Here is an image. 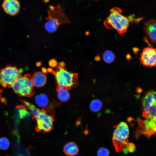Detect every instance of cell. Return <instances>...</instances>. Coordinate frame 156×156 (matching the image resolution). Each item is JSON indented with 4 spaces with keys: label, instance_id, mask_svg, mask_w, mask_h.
I'll list each match as a JSON object with an SVG mask.
<instances>
[{
    "label": "cell",
    "instance_id": "4fadbf2b",
    "mask_svg": "<svg viewBox=\"0 0 156 156\" xmlns=\"http://www.w3.org/2000/svg\"><path fill=\"white\" fill-rule=\"evenodd\" d=\"M156 121L147 119L144 122L143 130L142 132L148 138L152 135H155L156 131Z\"/></svg>",
    "mask_w": 156,
    "mask_h": 156
},
{
    "label": "cell",
    "instance_id": "4316f807",
    "mask_svg": "<svg viewBox=\"0 0 156 156\" xmlns=\"http://www.w3.org/2000/svg\"><path fill=\"white\" fill-rule=\"evenodd\" d=\"M99 58V57L98 56H96L95 58V60L96 61H99L100 59Z\"/></svg>",
    "mask_w": 156,
    "mask_h": 156
},
{
    "label": "cell",
    "instance_id": "9c48e42d",
    "mask_svg": "<svg viewBox=\"0 0 156 156\" xmlns=\"http://www.w3.org/2000/svg\"><path fill=\"white\" fill-rule=\"evenodd\" d=\"M63 10L62 9L60 4L56 6L50 5L47 10L48 16L46 19L54 18L58 20L61 24L68 23L69 21L65 14L63 12Z\"/></svg>",
    "mask_w": 156,
    "mask_h": 156
},
{
    "label": "cell",
    "instance_id": "7c38bea8",
    "mask_svg": "<svg viewBox=\"0 0 156 156\" xmlns=\"http://www.w3.org/2000/svg\"><path fill=\"white\" fill-rule=\"evenodd\" d=\"M31 80L34 86L41 87L46 84L47 77L45 74L42 72H37L31 76Z\"/></svg>",
    "mask_w": 156,
    "mask_h": 156
},
{
    "label": "cell",
    "instance_id": "d6986e66",
    "mask_svg": "<svg viewBox=\"0 0 156 156\" xmlns=\"http://www.w3.org/2000/svg\"><path fill=\"white\" fill-rule=\"evenodd\" d=\"M103 58L105 62L108 63H111L114 60L115 55L112 51L107 50L103 53Z\"/></svg>",
    "mask_w": 156,
    "mask_h": 156
},
{
    "label": "cell",
    "instance_id": "5b68a950",
    "mask_svg": "<svg viewBox=\"0 0 156 156\" xmlns=\"http://www.w3.org/2000/svg\"><path fill=\"white\" fill-rule=\"evenodd\" d=\"M57 70V71H53V73L55 75L57 88L68 90L77 84L78 78L77 73H70L65 69L59 68Z\"/></svg>",
    "mask_w": 156,
    "mask_h": 156
},
{
    "label": "cell",
    "instance_id": "484cf974",
    "mask_svg": "<svg viewBox=\"0 0 156 156\" xmlns=\"http://www.w3.org/2000/svg\"><path fill=\"white\" fill-rule=\"evenodd\" d=\"M47 71L49 73H53L54 71L51 68H48L47 69Z\"/></svg>",
    "mask_w": 156,
    "mask_h": 156
},
{
    "label": "cell",
    "instance_id": "7402d4cb",
    "mask_svg": "<svg viewBox=\"0 0 156 156\" xmlns=\"http://www.w3.org/2000/svg\"><path fill=\"white\" fill-rule=\"evenodd\" d=\"M109 154L108 150L103 147L100 148L97 152L98 156H108Z\"/></svg>",
    "mask_w": 156,
    "mask_h": 156
},
{
    "label": "cell",
    "instance_id": "8fae6325",
    "mask_svg": "<svg viewBox=\"0 0 156 156\" xmlns=\"http://www.w3.org/2000/svg\"><path fill=\"white\" fill-rule=\"evenodd\" d=\"M144 32L152 43L156 44V21L151 19L147 21L144 27Z\"/></svg>",
    "mask_w": 156,
    "mask_h": 156
},
{
    "label": "cell",
    "instance_id": "cb8c5ba5",
    "mask_svg": "<svg viewBox=\"0 0 156 156\" xmlns=\"http://www.w3.org/2000/svg\"><path fill=\"white\" fill-rule=\"evenodd\" d=\"M49 64L50 67L54 68L57 66L58 63L55 59H53L50 60L49 62Z\"/></svg>",
    "mask_w": 156,
    "mask_h": 156
},
{
    "label": "cell",
    "instance_id": "ba28073f",
    "mask_svg": "<svg viewBox=\"0 0 156 156\" xmlns=\"http://www.w3.org/2000/svg\"><path fill=\"white\" fill-rule=\"evenodd\" d=\"M140 62L143 66L151 68L156 64V49L151 47L144 48L140 54Z\"/></svg>",
    "mask_w": 156,
    "mask_h": 156
},
{
    "label": "cell",
    "instance_id": "3957f363",
    "mask_svg": "<svg viewBox=\"0 0 156 156\" xmlns=\"http://www.w3.org/2000/svg\"><path fill=\"white\" fill-rule=\"evenodd\" d=\"M115 127L112 142L116 151L120 152L122 151L129 142L128 140L129 129L127 123L123 122H120Z\"/></svg>",
    "mask_w": 156,
    "mask_h": 156
},
{
    "label": "cell",
    "instance_id": "44dd1931",
    "mask_svg": "<svg viewBox=\"0 0 156 156\" xmlns=\"http://www.w3.org/2000/svg\"><path fill=\"white\" fill-rule=\"evenodd\" d=\"M10 142L8 139L5 137L0 138V149L6 150L9 147Z\"/></svg>",
    "mask_w": 156,
    "mask_h": 156
},
{
    "label": "cell",
    "instance_id": "603a6c76",
    "mask_svg": "<svg viewBox=\"0 0 156 156\" xmlns=\"http://www.w3.org/2000/svg\"><path fill=\"white\" fill-rule=\"evenodd\" d=\"M126 147L127 150L131 152L134 151L135 148V145L133 143L130 142L127 145Z\"/></svg>",
    "mask_w": 156,
    "mask_h": 156
},
{
    "label": "cell",
    "instance_id": "6da1fadb",
    "mask_svg": "<svg viewBox=\"0 0 156 156\" xmlns=\"http://www.w3.org/2000/svg\"><path fill=\"white\" fill-rule=\"evenodd\" d=\"M25 105L29 110L33 118L36 121V129L38 132H49L53 128L54 119L51 115L48 114L44 109H40L28 101L25 102Z\"/></svg>",
    "mask_w": 156,
    "mask_h": 156
},
{
    "label": "cell",
    "instance_id": "30bf717a",
    "mask_svg": "<svg viewBox=\"0 0 156 156\" xmlns=\"http://www.w3.org/2000/svg\"><path fill=\"white\" fill-rule=\"evenodd\" d=\"M2 7L6 13L14 16L19 12L20 5L18 0H4Z\"/></svg>",
    "mask_w": 156,
    "mask_h": 156
},
{
    "label": "cell",
    "instance_id": "e0dca14e",
    "mask_svg": "<svg viewBox=\"0 0 156 156\" xmlns=\"http://www.w3.org/2000/svg\"><path fill=\"white\" fill-rule=\"evenodd\" d=\"M57 96L59 100L62 102L68 101L70 97L68 90L64 88H57Z\"/></svg>",
    "mask_w": 156,
    "mask_h": 156
},
{
    "label": "cell",
    "instance_id": "7a4b0ae2",
    "mask_svg": "<svg viewBox=\"0 0 156 156\" xmlns=\"http://www.w3.org/2000/svg\"><path fill=\"white\" fill-rule=\"evenodd\" d=\"M122 10L118 8H112L104 22V25L107 28H114L121 35L126 32L129 25L128 18L122 15Z\"/></svg>",
    "mask_w": 156,
    "mask_h": 156
},
{
    "label": "cell",
    "instance_id": "9a60e30c",
    "mask_svg": "<svg viewBox=\"0 0 156 156\" xmlns=\"http://www.w3.org/2000/svg\"><path fill=\"white\" fill-rule=\"evenodd\" d=\"M35 101L37 105L41 108L47 109L50 105L48 96L44 94L37 95L35 97Z\"/></svg>",
    "mask_w": 156,
    "mask_h": 156
},
{
    "label": "cell",
    "instance_id": "52a82bcc",
    "mask_svg": "<svg viewBox=\"0 0 156 156\" xmlns=\"http://www.w3.org/2000/svg\"><path fill=\"white\" fill-rule=\"evenodd\" d=\"M21 75L15 66H7L0 71V83L3 87H10Z\"/></svg>",
    "mask_w": 156,
    "mask_h": 156
},
{
    "label": "cell",
    "instance_id": "d4e9b609",
    "mask_svg": "<svg viewBox=\"0 0 156 156\" xmlns=\"http://www.w3.org/2000/svg\"><path fill=\"white\" fill-rule=\"evenodd\" d=\"M42 72L44 74L47 73V69L45 67H42Z\"/></svg>",
    "mask_w": 156,
    "mask_h": 156
},
{
    "label": "cell",
    "instance_id": "5bb4252c",
    "mask_svg": "<svg viewBox=\"0 0 156 156\" xmlns=\"http://www.w3.org/2000/svg\"><path fill=\"white\" fill-rule=\"evenodd\" d=\"M63 151L67 155L73 156L77 155L79 152V148L77 144L73 142L66 143L64 146Z\"/></svg>",
    "mask_w": 156,
    "mask_h": 156
},
{
    "label": "cell",
    "instance_id": "8992f818",
    "mask_svg": "<svg viewBox=\"0 0 156 156\" xmlns=\"http://www.w3.org/2000/svg\"><path fill=\"white\" fill-rule=\"evenodd\" d=\"M156 92H148L142 100L143 116L147 119L156 121Z\"/></svg>",
    "mask_w": 156,
    "mask_h": 156
},
{
    "label": "cell",
    "instance_id": "ffe728a7",
    "mask_svg": "<svg viewBox=\"0 0 156 156\" xmlns=\"http://www.w3.org/2000/svg\"><path fill=\"white\" fill-rule=\"evenodd\" d=\"M16 108L18 111L19 115L21 118H23L29 115V113L27 111L24 105H18Z\"/></svg>",
    "mask_w": 156,
    "mask_h": 156
},
{
    "label": "cell",
    "instance_id": "ac0fdd59",
    "mask_svg": "<svg viewBox=\"0 0 156 156\" xmlns=\"http://www.w3.org/2000/svg\"><path fill=\"white\" fill-rule=\"evenodd\" d=\"M102 106L103 104L101 101L97 99H95L91 102L90 108L92 111L97 112L101 109Z\"/></svg>",
    "mask_w": 156,
    "mask_h": 156
},
{
    "label": "cell",
    "instance_id": "2e32d148",
    "mask_svg": "<svg viewBox=\"0 0 156 156\" xmlns=\"http://www.w3.org/2000/svg\"><path fill=\"white\" fill-rule=\"evenodd\" d=\"M48 21L45 23V28L49 32L53 33L56 31L59 26L61 24L57 20L54 18L48 19Z\"/></svg>",
    "mask_w": 156,
    "mask_h": 156
},
{
    "label": "cell",
    "instance_id": "83f0119b",
    "mask_svg": "<svg viewBox=\"0 0 156 156\" xmlns=\"http://www.w3.org/2000/svg\"><path fill=\"white\" fill-rule=\"evenodd\" d=\"M41 63L40 62H38L36 64L37 66H40L41 64Z\"/></svg>",
    "mask_w": 156,
    "mask_h": 156
},
{
    "label": "cell",
    "instance_id": "277c9868",
    "mask_svg": "<svg viewBox=\"0 0 156 156\" xmlns=\"http://www.w3.org/2000/svg\"><path fill=\"white\" fill-rule=\"evenodd\" d=\"M31 76L29 74L21 75L10 87L14 92L20 96L30 97L34 94Z\"/></svg>",
    "mask_w": 156,
    "mask_h": 156
}]
</instances>
